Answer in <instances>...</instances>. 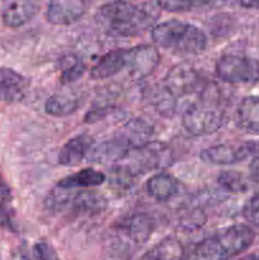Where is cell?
<instances>
[{
    "label": "cell",
    "mask_w": 259,
    "mask_h": 260,
    "mask_svg": "<svg viewBox=\"0 0 259 260\" xmlns=\"http://www.w3.org/2000/svg\"><path fill=\"white\" fill-rule=\"evenodd\" d=\"M203 2H205V5H210V7H223V5L235 3V0H203Z\"/></svg>",
    "instance_id": "32"
},
{
    "label": "cell",
    "mask_w": 259,
    "mask_h": 260,
    "mask_svg": "<svg viewBox=\"0 0 259 260\" xmlns=\"http://www.w3.org/2000/svg\"><path fill=\"white\" fill-rule=\"evenodd\" d=\"M187 250L182 241L177 238L163 239L146 251L140 260H185Z\"/></svg>",
    "instance_id": "20"
},
{
    "label": "cell",
    "mask_w": 259,
    "mask_h": 260,
    "mask_svg": "<svg viewBox=\"0 0 259 260\" xmlns=\"http://www.w3.org/2000/svg\"><path fill=\"white\" fill-rule=\"evenodd\" d=\"M9 198H10L9 188H8V185L5 184L4 180L0 178V200H2L3 202H5V201H8Z\"/></svg>",
    "instance_id": "31"
},
{
    "label": "cell",
    "mask_w": 259,
    "mask_h": 260,
    "mask_svg": "<svg viewBox=\"0 0 259 260\" xmlns=\"http://www.w3.org/2000/svg\"><path fill=\"white\" fill-rule=\"evenodd\" d=\"M223 123V112L207 102L190 104L182 116V126L192 136H207L215 134Z\"/></svg>",
    "instance_id": "5"
},
{
    "label": "cell",
    "mask_w": 259,
    "mask_h": 260,
    "mask_svg": "<svg viewBox=\"0 0 259 260\" xmlns=\"http://www.w3.org/2000/svg\"><path fill=\"white\" fill-rule=\"evenodd\" d=\"M256 259H258V260H259V254H258V255H256Z\"/></svg>",
    "instance_id": "35"
},
{
    "label": "cell",
    "mask_w": 259,
    "mask_h": 260,
    "mask_svg": "<svg viewBox=\"0 0 259 260\" xmlns=\"http://www.w3.org/2000/svg\"><path fill=\"white\" fill-rule=\"evenodd\" d=\"M217 183L222 189L231 193H245L249 189V180L245 175L238 172L220 173Z\"/></svg>",
    "instance_id": "24"
},
{
    "label": "cell",
    "mask_w": 259,
    "mask_h": 260,
    "mask_svg": "<svg viewBox=\"0 0 259 260\" xmlns=\"http://www.w3.org/2000/svg\"><path fill=\"white\" fill-rule=\"evenodd\" d=\"M155 222L147 213H131L113 225L114 239L127 249L141 248L151 236Z\"/></svg>",
    "instance_id": "7"
},
{
    "label": "cell",
    "mask_w": 259,
    "mask_h": 260,
    "mask_svg": "<svg viewBox=\"0 0 259 260\" xmlns=\"http://www.w3.org/2000/svg\"><path fill=\"white\" fill-rule=\"evenodd\" d=\"M240 7L246 9H256L259 10V0H235Z\"/></svg>",
    "instance_id": "30"
},
{
    "label": "cell",
    "mask_w": 259,
    "mask_h": 260,
    "mask_svg": "<svg viewBox=\"0 0 259 260\" xmlns=\"http://www.w3.org/2000/svg\"><path fill=\"white\" fill-rule=\"evenodd\" d=\"M256 142H236V144H218L201 151L202 161L212 165H233L253 156Z\"/></svg>",
    "instance_id": "9"
},
{
    "label": "cell",
    "mask_w": 259,
    "mask_h": 260,
    "mask_svg": "<svg viewBox=\"0 0 259 260\" xmlns=\"http://www.w3.org/2000/svg\"><path fill=\"white\" fill-rule=\"evenodd\" d=\"M33 254H35L37 260H58L55 249L50 244L43 243V241L35 244V246H33Z\"/></svg>",
    "instance_id": "27"
},
{
    "label": "cell",
    "mask_w": 259,
    "mask_h": 260,
    "mask_svg": "<svg viewBox=\"0 0 259 260\" xmlns=\"http://www.w3.org/2000/svg\"><path fill=\"white\" fill-rule=\"evenodd\" d=\"M46 207L55 212H71L74 215H98L107 208V198L94 192H73L56 187L45 200Z\"/></svg>",
    "instance_id": "4"
},
{
    "label": "cell",
    "mask_w": 259,
    "mask_h": 260,
    "mask_svg": "<svg viewBox=\"0 0 259 260\" xmlns=\"http://www.w3.org/2000/svg\"><path fill=\"white\" fill-rule=\"evenodd\" d=\"M89 0H50L46 18L53 25H70L86 13Z\"/></svg>",
    "instance_id": "11"
},
{
    "label": "cell",
    "mask_w": 259,
    "mask_h": 260,
    "mask_svg": "<svg viewBox=\"0 0 259 260\" xmlns=\"http://www.w3.org/2000/svg\"><path fill=\"white\" fill-rule=\"evenodd\" d=\"M235 123L241 131L259 136V96H245L235 112Z\"/></svg>",
    "instance_id": "17"
},
{
    "label": "cell",
    "mask_w": 259,
    "mask_h": 260,
    "mask_svg": "<svg viewBox=\"0 0 259 260\" xmlns=\"http://www.w3.org/2000/svg\"><path fill=\"white\" fill-rule=\"evenodd\" d=\"M180 184L175 177L169 173H157L146 182V190L151 198L157 202H167L179 193Z\"/></svg>",
    "instance_id": "18"
},
{
    "label": "cell",
    "mask_w": 259,
    "mask_h": 260,
    "mask_svg": "<svg viewBox=\"0 0 259 260\" xmlns=\"http://www.w3.org/2000/svg\"><path fill=\"white\" fill-rule=\"evenodd\" d=\"M243 216L248 223L259 229V192L254 193L243 207Z\"/></svg>",
    "instance_id": "26"
},
{
    "label": "cell",
    "mask_w": 259,
    "mask_h": 260,
    "mask_svg": "<svg viewBox=\"0 0 259 260\" xmlns=\"http://www.w3.org/2000/svg\"><path fill=\"white\" fill-rule=\"evenodd\" d=\"M157 47L179 56L200 55L207 47V36L197 25L179 19L164 20L151 29Z\"/></svg>",
    "instance_id": "2"
},
{
    "label": "cell",
    "mask_w": 259,
    "mask_h": 260,
    "mask_svg": "<svg viewBox=\"0 0 259 260\" xmlns=\"http://www.w3.org/2000/svg\"><path fill=\"white\" fill-rule=\"evenodd\" d=\"M157 4H132L124 0L107 3L95 14V20L109 36L122 38L139 37L152 29L159 12Z\"/></svg>",
    "instance_id": "1"
},
{
    "label": "cell",
    "mask_w": 259,
    "mask_h": 260,
    "mask_svg": "<svg viewBox=\"0 0 259 260\" xmlns=\"http://www.w3.org/2000/svg\"><path fill=\"white\" fill-rule=\"evenodd\" d=\"M12 223V217H10V211L7 206L0 201V228H8Z\"/></svg>",
    "instance_id": "29"
},
{
    "label": "cell",
    "mask_w": 259,
    "mask_h": 260,
    "mask_svg": "<svg viewBox=\"0 0 259 260\" xmlns=\"http://www.w3.org/2000/svg\"><path fill=\"white\" fill-rule=\"evenodd\" d=\"M127 68V48H116L99 57L90 69V78L94 80L111 79Z\"/></svg>",
    "instance_id": "14"
},
{
    "label": "cell",
    "mask_w": 259,
    "mask_h": 260,
    "mask_svg": "<svg viewBox=\"0 0 259 260\" xmlns=\"http://www.w3.org/2000/svg\"><path fill=\"white\" fill-rule=\"evenodd\" d=\"M216 75L228 84H254L259 81V61L235 53L222 55L215 65Z\"/></svg>",
    "instance_id": "6"
},
{
    "label": "cell",
    "mask_w": 259,
    "mask_h": 260,
    "mask_svg": "<svg viewBox=\"0 0 259 260\" xmlns=\"http://www.w3.org/2000/svg\"><path fill=\"white\" fill-rule=\"evenodd\" d=\"M28 88V80L17 71L8 68H0V101H19Z\"/></svg>",
    "instance_id": "19"
},
{
    "label": "cell",
    "mask_w": 259,
    "mask_h": 260,
    "mask_svg": "<svg viewBox=\"0 0 259 260\" xmlns=\"http://www.w3.org/2000/svg\"><path fill=\"white\" fill-rule=\"evenodd\" d=\"M160 9L172 13H184L205 5L203 0H156Z\"/></svg>",
    "instance_id": "25"
},
{
    "label": "cell",
    "mask_w": 259,
    "mask_h": 260,
    "mask_svg": "<svg viewBox=\"0 0 259 260\" xmlns=\"http://www.w3.org/2000/svg\"><path fill=\"white\" fill-rule=\"evenodd\" d=\"M40 12L37 0H5L2 10V19L7 27L19 28L27 24Z\"/></svg>",
    "instance_id": "13"
},
{
    "label": "cell",
    "mask_w": 259,
    "mask_h": 260,
    "mask_svg": "<svg viewBox=\"0 0 259 260\" xmlns=\"http://www.w3.org/2000/svg\"><path fill=\"white\" fill-rule=\"evenodd\" d=\"M93 145V139L88 135H78L68 140L58 151V164L62 167H76L88 157Z\"/></svg>",
    "instance_id": "15"
},
{
    "label": "cell",
    "mask_w": 259,
    "mask_h": 260,
    "mask_svg": "<svg viewBox=\"0 0 259 260\" xmlns=\"http://www.w3.org/2000/svg\"><path fill=\"white\" fill-rule=\"evenodd\" d=\"M152 134L154 131L149 122L141 118H134L122 124L113 136L131 151L151 142Z\"/></svg>",
    "instance_id": "12"
},
{
    "label": "cell",
    "mask_w": 259,
    "mask_h": 260,
    "mask_svg": "<svg viewBox=\"0 0 259 260\" xmlns=\"http://www.w3.org/2000/svg\"><path fill=\"white\" fill-rule=\"evenodd\" d=\"M160 62V53L152 45H140L127 48V70L132 79H145L151 75Z\"/></svg>",
    "instance_id": "10"
},
{
    "label": "cell",
    "mask_w": 259,
    "mask_h": 260,
    "mask_svg": "<svg viewBox=\"0 0 259 260\" xmlns=\"http://www.w3.org/2000/svg\"><path fill=\"white\" fill-rule=\"evenodd\" d=\"M85 63L78 56L69 55L61 60V83L71 84L80 79L85 73Z\"/></svg>",
    "instance_id": "23"
},
{
    "label": "cell",
    "mask_w": 259,
    "mask_h": 260,
    "mask_svg": "<svg viewBox=\"0 0 259 260\" xmlns=\"http://www.w3.org/2000/svg\"><path fill=\"white\" fill-rule=\"evenodd\" d=\"M239 260H258V259H256V255L251 254V255H246V256H244V258H241Z\"/></svg>",
    "instance_id": "34"
},
{
    "label": "cell",
    "mask_w": 259,
    "mask_h": 260,
    "mask_svg": "<svg viewBox=\"0 0 259 260\" xmlns=\"http://www.w3.org/2000/svg\"><path fill=\"white\" fill-rule=\"evenodd\" d=\"M164 90L174 99L198 93L203 90L202 76L192 66L180 63L167 74Z\"/></svg>",
    "instance_id": "8"
},
{
    "label": "cell",
    "mask_w": 259,
    "mask_h": 260,
    "mask_svg": "<svg viewBox=\"0 0 259 260\" xmlns=\"http://www.w3.org/2000/svg\"><path fill=\"white\" fill-rule=\"evenodd\" d=\"M128 152L130 150L118 139L112 136L111 139L93 145L86 159L95 164H117L123 160Z\"/></svg>",
    "instance_id": "16"
},
{
    "label": "cell",
    "mask_w": 259,
    "mask_h": 260,
    "mask_svg": "<svg viewBox=\"0 0 259 260\" xmlns=\"http://www.w3.org/2000/svg\"><path fill=\"white\" fill-rule=\"evenodd\" d=\"M111 112V108L109 107H103V108H95V109H91L90 112L85 114V123H94V122H98L102 121L107 114Z\"/></svg>",
    "instance_id": "28"
},
{
    "label": "cell",
    "mask_w": 259,
    "mask_h": 260,
    "mask_svg": "<svg viewBox=\"0 0 259 260\" xmlns=\"http://www.w3.org/2000/svg\"><path fill=\"white\" fill-rule=\"evenodd\" d=\"M106 174L93 168H85L80 172L73 173L68 177L62 178L57 183V187L63 189H88L95 188L106 182Z\"/></svg>",
    "instance_id": "21"
},
{
    "label": "cell",
    "mask_w": 259,
    "mask_h": 260,
    "mask_svg": "<svg viewBox=\"0 0 259 260\" xmlns=\"http://www.w3.org/2000/svg\"><path fill=\"white\" fill-rule=\"evenodd\" d=\"M255 233L245 223H235L216 231L196 245L192 260H230L248 250Z\"/></svg>",
    "instance_id": "3"
},
{
    "label": "cell",
    "mask_w": 259,
    "mask_h": 260,
    "mask_svg": "<svg viewBox=\"0 0 259 260\" xmlns=\"http://www.w3.org/2000/svg\"><path fill=\"white\" fill-rule=\"evenodd\" d=\"M79 107V99L71 93H55L45 103V111L55 118H66L75 113Z\"/></svg>",
    "instance_id": "22"
},
{
    "label": "cell",
    "mask_w": 259,
    "mask_h": 260,
    "mask_svg": "<svg viewBox=\"0 0 259 260\" xmlns=\"http://www.w3.org/2000/svg\"><path fill=\"white\" fill-rule=\"evenodd\" d=\"M13 260H30V258L27 255V254L18 253V254H15L14 258H13Z\"/></svg>",
    "instance_id": "33"
}]
</instances>
